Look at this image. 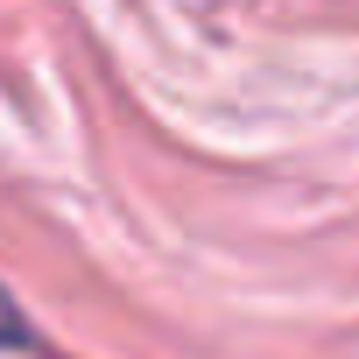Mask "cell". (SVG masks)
<instances>
[{
	"label": "cell",
	"mask_w": 359,
	"mask_h": 359,
	"mask_svg": "<svg viewBox=\"0 0 359 359\" xmlns=\"http://www.w3.org/2000/svg\"><path fill=\"white\" fill-rule=\"evenodd\" d=\"M29 338V324H22V310L8 303V289H0V345H22Z\"/></svg>",
	"instance_id": "6da1fadb"
}]
</instances>
